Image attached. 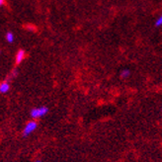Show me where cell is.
Wrapping results in <instances>:
<instances>
[{
    "instance_id": "6da1fadb",
    "label": "cell",
    "mask_w": 162,
    "mask_h": 162,
    "mask_svg": "<svg viewBox=\"0 0 162 162\" xmlns=\"http://www.w3.org/2000/svg\"><path fill=\"white\" fill-rule=\"evenodd\" d=\"M49 112V109L45 107V106H43V107H39V108H34L31 110L30 112V115L33 119H39L40 117H44L45 115H47Z\"/></svg>"
},
{
    "instance_id": "7a4b0ae2",
    "label": "cell",
    "mask_w": 162,
    "mask_h": 162,
    "mask_svg": "<svg viewBox=\"0 0 162 162\" xmlns=\"http://www.w3.org/2000/svg\"><path fill=\"white\" fill-rule=\"evenodd\" d=\"M37 128H38V123H37L36 121H30V122H28V123L26 124V126H25L24 130H23L22 135L24 136V138H26V136L31 134L33 131H35V130H36Z\"/></svg>"
},
{
    "instance_id": "3957f363",
    "label": "cell",
    "mask_w": 162,
    "mask_h": 162,
    "mask_svg": "<svg viewBox=\"0 0 162 162\" xmlns=\"http://www.w3.org/2000/svg\"><path fill=\"white\" fill-rule=\"evenodd\" d=\"M9 88H10V85L9 83L7 82V81H3V82H1V84H0V93H7L9 91Z\"/></svg>"
},
{
    "instance_id": "277c9868",
    "label": "cell",
    "mask_w": 162,
    "mask_h": 162,
    "mask_svg": "<svg viewBox=\"0 0 162 162\" xmlns=\"http://www.w3.org/2000/svg\"><path fill=\"white\" fill-rule=\"evenodd\" d=\"M24 58H25V52L23 49H20L19 52L17 53V54H16V63L20 64L23 62Z\"/></svg>"
},
{
    "instance_id": "5b68a950",
    "label": "cell",
    "mask_w": 162,
    "mask_h": 162,
    "mask_svg": "<svg viewBox=\"0 0 162 162\" xmlns=\"http://www.w3.org/2000/svg\"><path fill=\"white\" fill-rule=\"evenodd\" d=\"M130 71L129 69H124V70H122V72H121V77L122 78H128L130 76Z\"/></svg>"
},
{
    "instance_id": "8992f818",
    "label": "cell",
    "mask_w": 162,
    "mask_h": 162,
    "mask_svg": "<svg viewBox=\"0 0 162 162\" xmlns=\"http://www.w3.org/2000/svg\"><path fill=\"white\" fill-rule=\"evenodd\" d=\"M6 40H7V42L8 43H12L13 40H14V35L12 32H8L6 34Z\"/></svg>"
},
{
    "instance_id": "52a82bcc",
    "label": "cell",
    "mask_w": 162,
    "mask_h": 162,
    "mask_svg": "<svg viewBox=\"0 0 162 162\" xmlns=\"http://www.w3.org/2000/svg\"><path fill=\"white\" fill-rule=\"evenodd\" d=\"M156 26H157V27H159V26H161V25H162V16L161 17H159V19L157 20V21H156Z\"/></svg>"
},
{
    "instance_id": "ba28073f",
    "label": "cell",
    "mask_w": 162,
    "mask_h": 162,
    "mask_svg": "<svg viewBox=\"0 0 162 162\" xmlns=\"http://www.w3.org/2000/svg\"><path fill=\"white\" fill-rule=\"evenodd\" d=\"M28 30H31V31H35V30H36V28H35V27H29V26H28Z\"/></svg>"
},
{
    "instance_id": "9c48e42d",
    "label": "cell",
    "mask_w": 162,
    "mask_h": 162,
    "mask_svg": "<svg viewBox=\"0 0 162 162\" xmlns=\"http://www.w3.org/2000/svg\"><path fill=\"white\" fill-rule=\"evenodd\" d=\"M3 3H4V0H0V4L3 5Z\"/></svg>"
},
{
    "instance_id": "30bf717a",
    "label": "cell",
    "mask_w": 162,
    "mask_h": 162,
    "mask_svg": "<svg viewBox=\"0 0 162 162\" xmlns=\"http://www.w3.org/2000/svg\"><path fill=\"white\" fill-rule=\"evenodd\" d=\"M36 162H42V161H40V160H38V161H36Z\"/></svg>"
}]
</instances>
